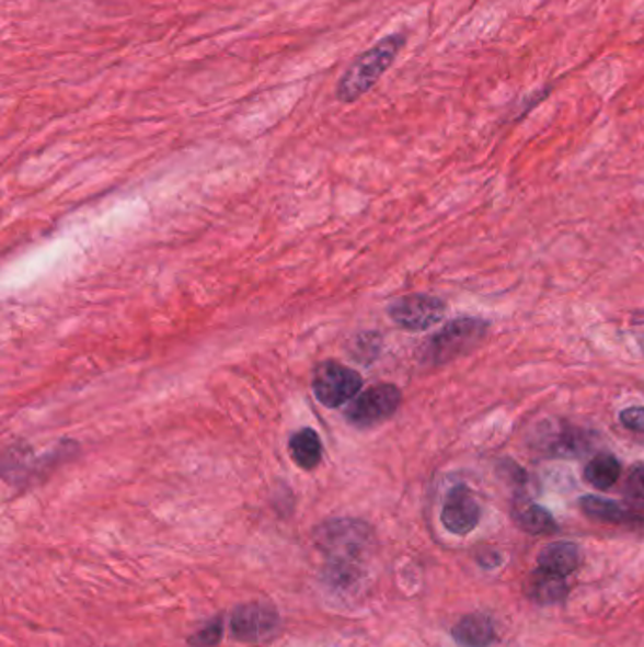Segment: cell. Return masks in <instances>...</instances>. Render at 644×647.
I'll use <instances>...</instances> for the list:
<instances>
[{
	"label": "cell",
	"instance_id": "cell-19",
	"mask_svg": "<svg viewBox=\"0 0 644 647\" xmlns=\"http://www.w3.org/2000/svg\"><path fill=\"white\" fill-rule=\"evenodd\" d=\"M628 489H630V495L633 496L635 500L644 503V464H639V466H635L633 472H631Z\"/></svg>",
	"mask_w": 644,
	"mask_h": 647
},
{
	"label": "cell",
	"instance_id": "cell-6",
	"mask_svg": "<svg viewBox=\"0 0 644 647\" xmlns=\"http://www.w3.org/2000/svg\"><path fill=\"white\" fill-rule=\"evenodd\" d=\"M281 617L273 604L248 602L234 608L229 628L234 640L242 644H263L280 631Z\"/></svg>",
	"mask_w": 644,
	"mask_h": 647
},
{
	"label": "cell",
	"instance_id": "cell-10",
	"mask_svg": "<svg viewBox=\"0 0 644 647\" xmlns=\"http://www.w3.org/2000/svg\"><path fill=\"white\" fill-rule=\"evenodd\" d=\"M580 565V549L570 542H557L542 549L537 570L547 571L557 578H567Z\"/></svg>",
	"mask_w": 644,
	"mask_h": 647
},
{
	"label": "cell",
	"instance_id": "cell-16",
	"mask_svg": "<svg viewBox=\"0 0 644 647\" xmlns=\"http://www.w3.org/2000/svg\"><path fill=\"white\" fill-rule=\"evenodd\" d=\"M588 441L586 434L580 432L578 428H563L560 432V438L552 443V451L557 455H578L588 449Z\"/></svg>",
	"mask_w": 644,
	"mask_h": 647
},
{
	"label": "cell",
	"instance_id": "cell-4",
	"mask_svg": "<svg viewBox=\"0 0 644 647\" xmlns=\"http://www.w3.org/2000/svg\"><path fill=\"white\" fill-rule=\"evenodd\" d=\"M403 394L391 383L375 385L357 394L346 409V419L356 428H372L390 420L398 413Z\"/></svg>",
	"mask_w": 644,
	"mask_h": 647
},
{
	"label": "cell",
	"instance_id": "cell-15",
	"mask_svg": "<svg viewBox=\"0 0 644 647\" xmlns=\"http://www.w3.org/2000/svg\"><path fill=\"white\" fill-rule=\"evenodd\" d=\"M529 592L534 600H539L542 604H554V602H562L565 599L567 586H565V578H557L547 571L537 570L531 578Z\"/></svg>",
	"mask_w": 644,
	"mask_h": 647
},
{
	"label": "cell",
	"instance_id": "cell-8",
	"mask_svg": "<svg viewBox=\"0 0 644 647\" xmlns=\"http://www.w3.org/2000/svg\"><path fill=\"white\" fill-rule=\"evenodd\" d=\"M440 521L450 534L456 536L471 534L480 523V506L473 490L467 485H456L453 489H450L440 511Z\"/></svg>",
	"mask_w": 644,
	"mask_h": 647
},
{
	"label": "cell",
	"instance_id": "cell-2",
	"mask_svg": "<svg viewBox=\"0 0 644 647\" xmlns=\"http://www.w3.org/2000/svg\"><path fill=\"white\" fill-rule=\"evenodd\" d=\"M405 42L406 36L403 33H395V35L386 36L382 41L377 42L372 48L357 57L356 61L346 69L343 78L338 80V86H336L338 101L354 103L367 91L372 90V86L393 65L399 52L405 46Z\"/></svg>",
	"mask_w": 644,
	"mask_h": 647
},
{
	"label": "cell",
	"instance_id": "cell-9",
	"mask_svg": "<svg viewBox=\"0 0 644 647\" xmlns=\"http://www.w3.org/2000/svg\"><path fill=\"white\" fill-rule=\"evenodd\" d=\"M580 510L599 523L633 524L643 523V517L637 511L625 508L624 503L599 498V496H584L580 498Z\"/></svg>",
	"mask_w": 644,
	"mask_h": 647
},
{
	"label": "cell",
	"instance_id": "cell-1",
	"mask_svg": "<svg viewBox=\"0 0 644 647\" xmlns=\"http://www.w3.org/2000/svg\"><path fill=\"white\" fill-rule=\"evenodd\" d=\"M315 547L325 557L323 586L341 597H354L367 579V565L375 552L377 536L361 519L338 517L315 526Z\"/></svg>",
	"mask_w": 644,
	"mask_h": 647
},
{
	"label": "cell",
	"instance_id": "cell-20",
	"mask_svg": "<svg viewBox=\"0 0 644 647\" xmlns=\"http://www.w3.org/2000/svg\"><path fill=\"white\" fill-rule=\"evenodd\" d=\"M643 349H644V339H643Z\"/></svg>",
	"mask_w": 644,
	"mask_h": 647
},
{
	"label": "cell",
	"instance_id": "cell-3",
	"mask_svg": "<svg viewBox=\"0 0 644 647\" xmlns=\"http://www.w3.org/2000/svg\"><path fill=\"white\" fill-rule=\"evenodd\" d=\"M490 324L480 318H458L446 324L422 349V362L427 365H442L460 359L476 349V344L486 338Z\"/></svg>",
	"mask_w": 644,
	"mask_h": 647
},
{
	"label": "cell",
	"instance_id": "cell-14",
	"mask_svg": "<svg viewBox=\"0 0 644 647\" xmlns=\"http://www.w3.org/2000/svg\"><path fill=\"white\" fill-rule=\"evenodd\" d=\"M620 476L622 464L610 453H599L584 468V479L597 490H609L610 487H614Z\"/></svg>",
	"mask_w": 644,
	"mask_h": 647
},
{
	"label": "cell",
	"instance_id": "cell-7",
	"mask_svg": "<svg viewBox=\"0 0 644 647\" xmlns=\"http://www.w3.org/2000/svg\"><path fill=\"white\" fill-rule=\"evenodd\" d=\"M388 313L399 328L406 331H425L445 318L446 304L440 297L412 294L395 299Z\"/></svg>",
	"mask_w": 644,
	"mask_h": 647
},
{
	"label": "cell",
	"instance_id": "cell-5",
	"mask_svg": "<svg viewBox=\"0 0 644 647\" xmlns=\"http://www.w3.org/2000/svg\"><path fill=\"white\" fill-rule=\"evenodd\" d=\"M314 394L318 401L325 407H341L348 401L354 400L357 394L364 388V379L356 370H350L348 365L327 360L315 367Z\"/></svg>",
	"mask_w": 644,
	"mask_h": 647
},
{
	"label": "cell",
	"instance_id": "cell-11",
	"mask_svg": "<svg viewBox=\"0 0 644 647\" xmlns=\"http://www.w3.org/2000/svg\"><path fill=\"white\" fill-rule=\"evenodd\" d=\"M289 455L299 468L312 472L320 466L323 456L322 438L312 428H302L289 438Z\"/></svg>",
	"mask_w": 644,
	"mask_h": 647
},
{
	"label": "cell",
	"instance_id": "cell-17",
	"mask_svg": "<svg viewBox=\"0 0 644 647\" xmlns=\"http://www.w3.org/2000/svg\"><path fill=\"white\" fill-rule=\"evenodd\" d=\"M223 638V621L212 620L205 627L189 636L187 644L192 647H216Z\"/></svg>",
	"mask_w": 644,
	"mask_h": 647
},
{
	"label": "cell",
	"instance_id": "cell-13",
	"mask_svg": "<svg viewBox=\"0 0 644 647\" xmlns=\"http://www.w3.org/2000/svg\"><path fill=\"white\" fill-rule=\"evenodd\" d=\"M513 517L521 531L534 534V536L537 534H552L557 529L554 517L550 515L549 510H544L539 503L529 502L526 498H521L515 503Z\"/></svg>",
	"mask_w": 644,
	"mask_h": 647
},
{
	"label": "cell",
	"instance_id": "cell-12",
	"mask_svg": "<svg viewBox=\"0 0 644 647\" xmlns=\"http://www.w3.org/2000/svg\"><path fill=\"white\" fill-rule=\"evenodd\" d=\"M452 636L463 647H487L495 638L494 623L480 613L465 615L452 628Z\"/></svg>",
	"mask_w": 644,
	"mask_h": 647
},
{
	"label": "cell",
	"instance_id": "cell-18",
	"mask_svg": "<svg viewBox=\"0 0 644 647\" xmlns=\"http://www.w3.org/2000/svg\"><path fill=\"white\" fill-rule=\"evenodd\" d=\"M620 424L635 434L644 435V407H628L620 413Z\"/></svg>",
	"mask_w": 644,
	"mask_h": 647
}]
</instances>
